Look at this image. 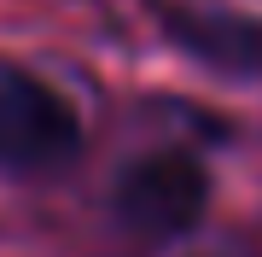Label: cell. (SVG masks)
Listing matches in <instances>:
<instances>
[{
    "mask_svg": "<svg viewBox=\"0 0 262 257\" xmlns=\"http://www.w3.org/2000/svg\"><path fill=\"white\" fill-rule=\"evenodd\" d=\"M151 12H158L163 35L198 65L262 82V18L227 6H192V0H151Z\"/></svg>",
    "mask_w": 262,
    "mask_h": 257,
    "instance_id": "3",
    "label": "cell"
},
{
    "mask_svg": "<svg viewBox=\"0 0 262 257\" xmlns=\"http://www.w3.org/2000/svg\"><path fill=\"white\" fill-rule=\"evenodd\" d=\"M204 257H222V251H204Z\"/></svg>",
    "mask_w": 262,
    "mask_h": 257,
    "instance_id": "4",
    "label": "cell"
},
{
    "mask_svg": "<svg viewBox=\"0 0 262 257\" xmlns=\"http://www.w3.org/2000/svg\"><path fill=\"white\" fill-rule=\"evenodd\" d=\"M82 158V111L29 65H0V175L47 181Z\"/></svg>",
    "mask_w": 262,
    "mask_h": 257,
    "instance_id": "1",
    "label": "cell"
},
{
    "mask_svg": "<svg viewBox=\"0 0 262 257\" xmlns=\"http://www.w3.org/2000/svg\"><path fill=\"white\" fill-rule=\"evenodd\" d=\"M111 210L134 234H151V240L192 234L210 210V170L192 152H181V146H158V152L134 158L117 175Z\"/></svg>",
    "mask_w": 262,
    "mask_h": 257,
    "instance_id": "2",
    "label": "cell"
}]
</instances>
